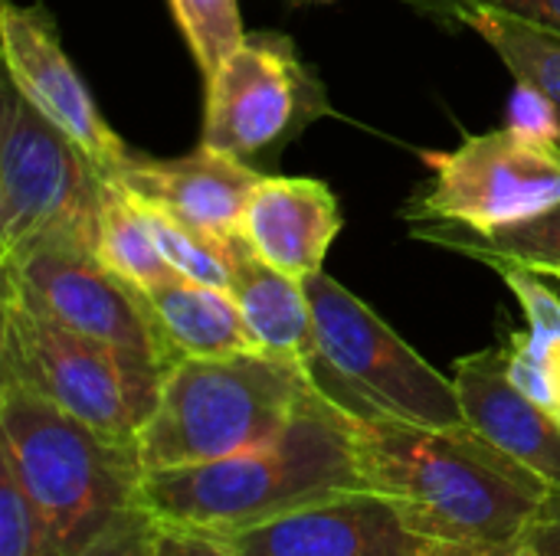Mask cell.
<instances>
[{
    "mask_svg": "<svg viewBox=\"0 0 560 556\" xmlns=\"http://www.w3.org/2000/svg\"><path fill=\"white\" fill-rule=\"evenodd\" d=\"M351 488H364L351 419L318 390L272 442L203 465L148 472L138 508L158 524L233 534Z\"/></svg>",
    "mask_w": 560,
    "mask_h": 556,
    "instance_id": "7a4b0ae2",
    "label": "cell"
},
{
    "mask_svg": "<svg viewBox=\"0 0 560 556\" xmlns=\"http://www.w3.org/2000/svg\"><path fill=\"white\" fill-rule=\"evenodd\" d=\"M0 556H43L36 511L7 465H0Z\"/></svg>",
    "mask_w": 560,
    "mask_h": 556,
    "instance_id": "cb8c5ba5",
    "label": "cell"
},
{
    "mask_svg": "<svg viewBox=\"0 0 560 556\" xmlns=\"http://www.w3.org/2000/svg\"><path fill=\"white\" fill-rule=\"evenodd\" d=\"M509 128L525 138H535V141L560 144L558 108L551 105V98L541 88H535L528 82H518L509 98Z\"/></svg>",
    "mask_w": 560,
    "mask_h": 556,
    "instance_id": "d4e9b609",
    "label": "cell"
},
{
    "mask_svg": "<svg viewBox=\"0 0 560 556\" xmlns=\"http://www.w3.org/2000/svg\"><path fill=\"white\" fill-rule=\"evenodd\" d=\"M0 46L7 75L20 85V92L49 121H56L112 180L131 161V154L115 128L102 118L82 75L69 62L49 13L43 7L3 3Z\"/></svg>",
    "mask_w": 560,
    "mask_h": 556,
    "instance_id": "8fae6325",
    "label": "cell"
},
{
    "mask_svg": "<svg viewBox=\"0 0 560 556\" xmlns=\"http://www.w3.org/2000/svg\"><path fill=\"white\" fill-rule=\"evenodd\" d=\"M489 556H548L535 541H532V534L528 537H522L518 544H512V547H505V551H495V554Z\"/></svg>",
    "mask_w": 560,
    "mask_h": 556,
    "instance_id": "4dcf8cb0",
    "label": "cell"
},
{
    "mask_svg": "<svg viewBox=\"0 0 560 556\" xmlns=\"http://www.w3.org/2000/svg\"><path fill=\"white\" fill-rule=\"evenodd\" d=\"M417 239L463 252L492 269L518 265V269L548 275L551 269H560V206L548 210L538 220L502 226L492 233H472L453 223H420Z\"/></svg>",
    "mask_w": 560,
    "mask_h": 556,
    "instance_id": "d6986e66",
    "label": "cell"
},
{
    "mask_svg": "<svg viewBox=\"0 0 560 556\" xmlns=\"http://www.w3.org/2000/svg\"><path fill=\"white\" fill-rule=\"evenodd\" d=\"M0 465L30 498L43 556H75L138 508L135 439L108 436L20 380L0 377Z\"/></svg>",
    "mask_w": 560,
    "mask_h": 556,
    "instance_id": "3957f363",
    "label": "cell"
},
{
    "mask_svg": "<svg viewBox=\"0 0 560 556\" xmlns=\"http://www.w3.org/2000/svg\"><path fill=\"white\" fill-rule=\"evenodd\" d=\"M154 556H233V551L217 534L174 528V524H158Z\"/></svg>",
    "mask_w": 560,
    "mask_h": 556,
    "instance_id": "4316f807",
    "label": "cell"
},
{
    "mask_svg": "<svg viewBox=\"0 0 560 556\" xmlns=\"http://www.w3.org/2000/svg\"><path fill=\"white\" fill-rule=\"evenodd\" d=\"M325 108L322 85L295 59L292 43L256 33L207 79L200 144L246 161L292 138Z\"/></svg>",
    "mask_w": 560,
    "mask_h": 556,
    "instance_id": "30bf717a",
    "label": "cell"
},
{
    "mask_svg": "<svg viewBox=\"0 0 560 556\" xmlns=\"http://www.w3.org/2000/svg\"><path fill=\"white\" fill-rule=\"evenodd\" d=\"M453 16L469 26L472 33H479L495 52L499 59L512 69V75L518 82H528L535 88H541L551 105L560 115V33L528 23L522 16H512L505 10L495 7H482V3H466V7H453Z\"/></svg>",
    "mask_w": 560,
    "mask_h": 556,
    "instance_id": "ffe728a7",
    "label": "cell"
},
{
    "mask_svg": "<svg viewBox=\"0 0 560 556\" xmlns=\"http://www.w3.org/2000/svg\"><path fill=\"white\" fill-rule=\"evenodd\" d=\"M532 541L548 556H560V495L555 492L545 505V511L538 514L535 528L528 531Z\"/></svg>",
    "mask_w": 560,
    "mask_h": 556,
    "instance_id": "f1b7e54d",
    "label": "cell"
},
{
    "mask_svg": "<svg viewBox=\"0 0 560 556\" xmlns=\"http://www.w3.org/2000/svg\"><path fill=\"white\" fill-rule=\"evenodd\" d=\"M0 377L20 380L75 419L135 442L164 383L161 367L66 328L10 288H0Z\"/></svg>",
    "mask_w": 560,
    "mask_h": 556,
    "instance_id": "8992f818",
    "label": "cell"
},
{
    "mask_svg": "<svg viewBox=\"0 0 560 556\" xmlns=\"http://www.w3.org/2000/svg\"><path fill=\"white\" fill-rule=\"evenodd\" d=\"M108 177L7 75L0 85V256L43 242L92 249Z\"/></svg>",
    "mask_w": 560,
    "mask_h": 556,
    "instance_id": "52a82bcc",
    "label": "cell"
},
{
    "mask_svg": "<svg viewBox=\"0 0 560 556\" xmlns=\"http://www.w3.org/2000/svg\"><path fill=\"white\" fill-rule=\"evenodd\" d=\"M348 419L364 488L394 505L423 541L505 551L528 537L555 495L469 423L417 426L354 413Z\"/></svg>",
    "mask_w": 560,
    "mask_h": 556,
    "instance_id": "6da1fadb",
    "label": "cell"
},
{
    "mask_svg": "<svg viewBox=\"0 0 560 556\" xmlns=\"http://www.w3.org/2000/svg\"><path fill=\"white\" fill-rule=\"evenodd\" d=\"M112 180L138 203L154 206L226 246L240 236L243 210L262 174L233 154L200 144L194 154L174 161L131 157Z\"/></svg>",
    "mask_w": 560,
    "mask_h": 556,
    "instance_id": "4fadbf2b",
    "label": "cell"
},
{
    "mask_svg": "<svg viewBox=\"0 0 560 556\" xmlns=\"http://www.w3.org/2000/svg\"><path fill=\"white\" fill-rule=\"evenodd\" d=\"M305 295L315 321L308 374L315 387L354 416H384L417 426H463L459 390L430 367L341 282L315 272Z\"/></svg>",
    "mask_w": 560,
    "mask_h": 556,
    "instance_id": "5b68a950",
    "label": "cell"
},
{
    "mask_svg": "<svg viewBox=\"0 0 560 556\" xmlns=\"http://www.w3.org/2000/svg\"><path fill=\"white\" fill-rule=\"evenodd\" d=\"M417 556H489V551L472 547V544H456V541H423Z\"/></svg>",
    "mask_w": 560,
    "mask_h": 556,
    "instance_id": "f546056e",
    "label": "cell"
},
{
    "mask_svg": "<svg viewBox=\"0 0 560 556\" xmlns=\"http://www.w3.org/2000/svg\"><path fill=\"white\" fill-rule=\"evenodd\" d=\"M95 256L112 272H118L121 279L135 282L144 292L154 288L158 282H164L167 275H174V269L167 265L164 252L158 249V242L148 229V220H144L138 200L128 190H121L115 180H108V187H105Z\"/></svg>",
    "mask_w": 560,
    "mask_h": 556,
    "instance_id": "44dd1931",
    "label": "cell"
},
{
    "mask_svg": "<svg viewBox=\"0 0 560 556\" xmlns=\"http://www.w3.org/2000/svg\"><path fill=\"white\" fill-rule=\"evenodd\" d=\"M446 3H450V10L466 7V3L495 7V10H505L512 16H522L528 23H538V26H548V29L560 33V0H446Z\"/></svg>",
    "mask_w": 560,
    "mask_h": 556,
    "instance_id": "83f0119b",
    "label": "cell"
},
{
    "mask_svg": "<svg viewBox=\"0 0 560 556\" xmlns=\"http://www.w3.org/2000/svg\"><path fill=\"white\" fill-rule=\"evenodd\" d=\"M144 220H148V229L158 242V249L164 252L167 265L177 272V275H187L194 282H203V285H217V288H226L230 285V259H226V246H220L217 239L197 233L194 226L154 210V206H144L138 203Z\"/></svg>",
    "mask_w": 560,
    "mask_h": 556,
    "instance_id": "603a6c76",
    "label": "cell"
},
{
    "mask_svg": "<svg viewBox=\"0 0 560 556\" xmlns=\"http://www.w3.org/2000/svg\"><path fill=\"white\" fill-rule=\"evenodd\" d=\"M0 288L16 292L66 328L121 347L164 374L177 364L148 292L112 272L92 249L43 242L0 256Z\"/></svg>",
    "mask_w": 560,
    "mask_h": 556,
    "instance_id": "9c48e42d",
    "label": "cell"
},
{
    "mask_svg": "<svg viewBox=\"0 0 560 556\" xmlns=\"http://www.w3.org/2000/svg\"><path fill=\"white\" fill-rule=\"evenodd\" d=\"M148 298L158 311L164 341L177 360L259 351L226 288L203 285L174 272L154 288H148Z\"/></svg>",
    "mask_w": 560,
    "mask_h": 556,
    "instance_id": "e0dca14e",
    "label": "cell"
},
{
    "mask_svg": "<svg viewBox=\"0 0 560 556\" xmlns=\"http://www.w3.org/2000/svg\"><path fill=\"white\" fill-rule=\"evenodd\" d=\"M154 534H158V521L148 511L135 508L108 534H102L95 544H89L75 556H154Z\"/></svg>",
    "mask_w": 560,
    "mask_h": 556,
    "instance_id": "484cf974",
    "label": "cell"
},
{
    "mask_svg": "<svg viewBox=\"0 0 560 556\" xmlns=\"http://www.w3.org/2000/svg\"><path fill=\"white\" fill-rule=\"evenodd\" d=\"M217 537L233 556H417L423 547V537L371 488L338 492L266 524Z\"/></svg>",
    "mask_w": 560,
    "mask_h": 556,
    "instance_id": "7c38bea8",
    "label": "cell"
},
{
    "mask_svg": "<svg viewBox=\"0 0 560 556\" xmlns=\"http://www.w3.org/2000/svg\"><path fill=\"white\" fill-rule=\"evenodd\" d=\"M495 272L515 292L528 318V328L505 344L509 377L560 426V295L538 272L518 265H499Z\"/></svg>",
    "mask_w": 560,
    "mask_h": 556,
    "instance_id": "ac0fdd59",
    "label": "cell"
},
{
    "mask_svg": "<svg viewBox=\"0 0 560 556\" xmlns=\"http://www.w3.org/2000/svg\"><path fill=\"white\" fill-rule=\"evenodd\" d=\"M423 157L433 184L404 213L407 220L492 233L560 206V144L525 138L509 125Z\"/></svg>",
    "mask_w": 560,
    "mask_h": 556,
    "instance_id": "ba28073f",
    "label": "cell"
},
{
    "mask_svg": "<svg viewBox=\"0 0 560 556\" xmlns=\"http://www.w3.org/2000/svg\"><path fill=\"white\" fill-rule=\"evenodd\" d=\"M315 397L308 367L292 357L269 351L180 357L164 374L158 406L138 433L144 475L272 442Z\"/></svg>",
    "mask_w": 560,
    "mask_h": 556,
    "instance_id": "277c9868",
    "label": "cell"
},
{
    "mask_svg": "<svg viewBox=\"0 0 560 556\" xmlns=\"http://www.w3.org/2000/svg\"><path fill=\"white\" fill-rule=\"evenodd\" d=\"M226 259H230L226 292L233 295L259 351L292 357L308 367L315 354V321H312L305 282L269 265L262 256L253 252V246L243 236H236L226 246Z\"/></svg>",
    "mask_w": 560,
    "mask_h": 556,
    "instance_id": "2e32d148",
    "label": "cell"
},
{
    "mask_svg": "<svg viewBox=\"0 0 560 556\" xmlns=\"http://www.w3.org/2000/svg\"><path fill=\"white\" fill-rule=\"evenodd\" d=\"M453 383L466 423L560 495V426L512 383L505 347L456 360Z\"/></svg>",
    "mask_w": 560,
    "mask_h": 556,
    "instance_id": "5bb4252c",
    "label": "cell"
},
{
    "mask_svg": "<svg viewBox=\"0 0 560 556\" xmlns=\"http://www.w3.org/2000/svg\"><path fill=\"white\" fill-rule=\"evenodd\" d=\"M545 279H558V282H560V269H551V272H548Z\"/></svg>",
    "mask_w": 560,
    "mask_h": 556,
    "instance_id": "1f68e13d",
    "label": "cell"
},
{
    "mask_svg": "<svg viewBox=\"0 0 560 556\" xmlns=\"http://www.w3.org/2000/svg\"><path fill=\"white\" fill-rule=\"evenodd\" d=\"M341 229L335 193L312 177H262L243 210L240 236L269 265L308 279L322 272Z\"/></svg>",
    "mask_w": 560,
    "mask_h": 556,
    "instance_id": "9a60e30c",
    "label": "cell"
},
{
    "mask_svg": "<svg viewBox=\"0 0 560 556\" xmlns=\"http://www.w3.org/2000/svg\"><path fill=\"white\" fill-rule=\"evenodd\" d=\"M167 3L203 79H210L246 43L236 0H167Z\"/></svg>",
    "mask_w": 560,
    "mask_h": 556,
    "instance_id": "7402d4cb",
    "label": "cell"
}]
</instances>
